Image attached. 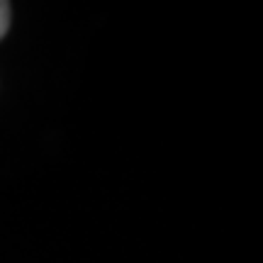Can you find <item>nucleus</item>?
<instances>
[{"label": "nucleus", "instance_id": "obj_1", "mask_svg": "<svg viewBox=\"0 0 263 263\" xmlns=\"http://www.w3.org/2000/svg\"><path fill=\"white\" fill-rule=\"evenodd\" d=\"M8 27H10V3L0 0V39L8 34Z\"/></svg>", "mask_w": 263, "mask_h": 263}]
</instances>
